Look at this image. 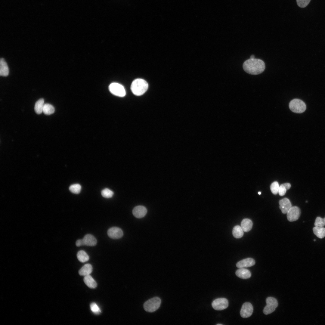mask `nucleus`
<instances>
[{
    "mask_svg": "<svg viewBox=\"0 0 325 325\" xmlns=\"http://www.w3.org/2000/svg\"><path fill=\"white\" fill-rule=\"evenodd\" d=\"M243 68L247 73L256 75L262 73L265 69V64L262 60L257 58H249L243 63Z\"/></svg>",
    "mask_w": 325,
    "mask_h": 325,
    "instance_id": "obj_1",
    "label": "nucleus"
},
{
    "mask_svg": "<svg viewBox=\"0 0 325 325\" xmlns=\"http://www.w3.org/2000/svg\"><path fill=\"white\" fill-rule=\"evenodd\" d=\"M148 87V84L145 80L141 79H137L132 82L131 89L134 94L140 96L146 92Z\"/></svg>",
    "mask_w": 325,
    "mask_h": 325,
    "instance_id": "obj_2",
    "label": "nucleus"
},
{
    "mask_svg": "<svg viewBox=\"0 0 325 325\" xmlns=\"http://www.w3.org/2000/svg\"><path fill=\"white\" fill-rule=\"evenodd\" d=\"M161 302V301L159 298L154 297L148 300L144 303V309L148 312H153L159 308Z\"/></svg>",
    "mask_w": 325,
    "mask_h": 325,
    "instance_id": "obj_3",
    "label": "nucleus"
},
{
    "mask_svg": "<svg viewBox=\"0 0 325 325\" xmlns=\"http://www.w3.org/2000/svg\"><path fill=\"white\" fill-rule=\"evenodd\" d=\"M289 107L290 110L296 113H302L306 109V105L302 100L298 99H294L289 102Z\"/></svg>",
    "mask_w": 325,
    "mask_h": 325,
    "instance_id": "obj_4",
    "label": "nucleus"
},
{
    "mask_svg": "<svg viewBox=\"0 0 325 325\" xmlns=\"http://www.w3.org/2000/svg\"><path fill=\"white\" fill-rule=\"evenodd\" d=\"M267 304L263 310V312L265 314L267 315L274 312L278 306V302L277 299L272 297H268L266 300Z\"/></svg>",
    "mask_w": 325,
    "mask_h": 325,
    "instance_id": "obj_5",
    "label": "nucleus"
},
{
    "mask_svg": "<svg viewBox=\"0 0 325 325\" xmlns=\"http://www.w3.org/2000/svg\"><path fill=\"white\" fill-rule=\"evenodd\" d=\"M109 89L110 92L115 95L123 97L125 95V91L124 87L118 83H112L110 85Z\"/></svg>",
    "mask_w": 325,
    "mask_h": 325,
    "instance_id": "obj_6",
    "label": "nucleus"
},
{
    "mask_svg": "<svg viewBox=\"0 0 325 325\" xmlns=\"http://www.w3.org/2000/svg\"><path fill=\"white\" fill-rule=\"evenodd\" d=\"M212 306L215 310H221L227 308L228 305V300L225 298H219L214 300L212 304Z\"/></svg>",
    "mask_w": 325,
    "mask_h": 325,
    "instance_id": "obj_7",
    "label": "nucleus"
},
{
    "mask_svg": "<svg viewBox=\"0 0 325 325\" xmlns=\"http://www.w3.org/2000/svg\"><path fill=\"white\" fill-rule=\"evenodd\" d=\"M301 210L298 207H292L287 213V218L289 221H294L297 220L301 214Z\"/></svg>",
    "mask_w": 325,
    "mask_h": 325,
    "instance_id": "obj_8",
    "label": "nucleus"
},
{
    "mask_svg": "<svg viewBox=\"0 0 325 325\" xmlns=\"http://www.w3.org/2000/svg\"><path fill=\"white\" fill-rule=\"evenodd\" d=\"M253 312V307L252 304L249 302H246L242 306L240 314L243 318H247L252 315Z\"/></svg>",
    "mask_w": 325,
    "mask_h": 325,
    "instance_id": "obj_9",
    "label": "nucleus"
},
{
    "mask_svg": "<svg viewBox=\"0 0 325 325\" xmlns=\"http://www.w3.org/2000/svg\"><path fill=\"white\" fill-rule=\"evenodd\" d=\"M107 234L110 238L118 239L122 236L123 232L121 228L117 227H113L108 230Z\"/></svg>",
    "mask_w": 325,
    "mask_h": 325,
    "instance_id": "obj_10",
    "label": "nucleus"
},
{
    "mask_svg": "<svg viewBox=\"0 0 325 325\" xmlns=\"http://www.w3.org/2000/svg\"><path fill=\"white\" fill-rule=\"evenodd\" d=\"M279 208L282 212L283 214L287 213V212L292 207L291 203L287 198H285L280 200L279 201Z\"/></svg>",
    "mask_w": 325,
    "mask_h": 325,
    "instance_id": "obj_11",
    "label": "nucleus"
},
{
    "mask_svg": "<svg viewBox=\"0 0 325 325\" xmlns=\"http://www.w3.org/2000/svg\"><path fill=\"white\" fill-rule=\"evenodd\" d=\"M132 213L133 215L138 218H141L144 217L147 213L146 208L142 206H138L135 207L133 209Z\"/></svg>",
    "mask_w": 325,
    "mask_h": 325,
    "instance_id": "obj_12",
    "label": "nucleus"
},
{
    "mask_svg": "<svg viewBox=\"0 0 325 325\" xmlns=\"http://www.w3.org/2000/svg\"><path fill=\"white\" fill-rule=\"evenodd\" d=\"M255 264V262L253 259L247 258L238 262L236 264V266L239 268H247L252 266Z\"/></svg>",
    "mask_w": 325,
    "mask_h": 325,
    "instance_id": "obj_13",
    "label": "nucleus"
},
{
    "mask_svg": "<svg viewBox=\"0 0 325 325\" xmlns=\"http://www.w3.org/2000/svg\"><path fill=\"white\" fill-rule=\"evenodd\" d=\"M84 245L94 246L97 244V240L92 235L88 234L85 235L82 239Z\"/></svg>",
    "mask_w": 325,
    "mask_h": 325,
    "instance_id": "obj_14",
    "label": "nucleus"
},
{
    "mask_svg": "<svg viewBox=\"0 0 325 325\" xmlns=\"http://www.w3.org/2000/svg\"><path fill=\"white\" fill-rule=\"evenodd\" d=\"M235 273L238 277L243 279L249 278L251 275V273L249 270L243 268H241L237 269Z\"/></svg>",
    "mask_w": 325,
    "mask_h": 325,
    "instance_id": "obj_15",
    "label": "nucleus"
},
{
    "mask_svg": "<svg viewBox=\"0 0 325 325\" xmlns=\"http://www.w3.org/2000/svg\"><path fill=\"white\" fill-rule=\"evenodd\" d=\"M8 74L9 69L7 63L4 58H1L0 62V75L6 76Z\"/></svg>",
    "mask_w": 325,
    "mask_h": 325,
    "instance_id": "obj_16",
    "label": "nucleus"
},
{
    "mask_svg": "<svg viewBox=\"0 0 325 325\" xmlns=\"http://www.w3.org/2000/svg\"><path fill=\"white\" fill-rule=\"evenodd\" d=\"M252 221L248 218L243 219L241 223V226L245 232L249 231L252 228Z\"/></svg>",
    "mask_w": 325,
    "mask_h": 325,
    "instance_id": "obj_17",
    "label": "nucleus"
},
{
    "mask_svg": "<svg viewBox=\"0 0 325 325\" xmlns=\"http://www.w3.org/2000/svg\"><path fill=\"white\" fill-rule=\"evenodd\" d=\"M84 281L86 285L91 288H94L97 286L96 281L90 275L84 276Z\"/></svg>",
    "mask_w": 325,
    "mask_h": 325,
    "instance_id": "obj_18",
    "label": "nucleus"
},
{
    "mask_svg": "<svg viewBox=\"0 0 325 325\" xmlns=\"http://www.w3.org/2000/svg\"><path fill=\"white\" fill-rule=\"evenodd\" d=\"M92 271V265L89 264L84 265L79 270V273L80 275L85 276L90 275Z\"/></svg>",
    "mask_w": 325,
    "mask_h": 325,
    "instance_id": "obj_19",
    "label": "nucleus"
},
{
    "mask_svg": "<svg viewBox=\"0 0 325 325\" xmlns=\"http://www.w3.org/2000/svg\"><path fill=\"white\" fill-rule=\"evenodd\" d=\"M313 230L314 234L318 238L322 239L325 237V228L323 227L315 226Z\"/></svg>",
    "mask_w": 325,
    "mask_h": 325,
    "instance_id": "obj_20",
    "label": "nucleus"
},
{
    "mask_svg": "<svg viewBox=\"0 0 325 325\" xmlns=\"http://www.w3.org/2000/svg\"><path fill=\"white\" fill-rule=\"evenodd\" d=\"M243 234L244 231L241 226L236 225L233 228L232 234L234 237L240 238L243 236Z\"/></svg>",
    "mask_w": 325,
    "mask_h": 325,
    "instance_id": "obj_21",
    "label": "nucleus"
},
{
    "mask_svg": "<svg viewBox=\"0 0 325 325\" xmlns=\"http://www.w3.org/2000/svg\"><path fill=\"white\" fill-rule=\"evenodd\" d=\"M44 104V100L43 98L39 99L36 103L34 110L37 114H40L42 113Z\"/></svg>",
    "mask_w": 325,
    "mask_h": 325,
    "instance_id": "obj_22",
    "label": "nucleus"
},
{
    "mask_svg": "<svg viewBox=\"0 0 325 325\" xmlns=\"http://www.w3.org/2000/svg\"><path fill=\"white\" fill-rule=\"evenodd\" d=\"M78 260L82 262H84L88 261L89 257L86 253L83 250L79 251L77 255Z\"/></svg>",
    "mask_w": 325,
    "mask_h": 325,
    "instance_id": "obj_23",
    "label": "nucleus"
},
{
    "mask_svg": "<svg viewBox=\"0 0 325 325\" xmlns=\"http://www.w3.org/2000/svg\"><path fill=\"white\" fill-rule=\"evenodd\" d=\"M55 111L54 107L51 104H44L43 112L47 115H49L53 113Z\"/></svg>",
    "mask_w": 325,
    "mask_h": 325,
    "instance_id": "obj_24",
    "label": "nucleus"
},
{
    "mask_svg": "<svg viewBox=\"0 0 325 325\" xmlns=\"http://www.w3.org/2000/svg\"><path fill=\"white\" fill-rule=\"evenodd\" d=\"M69 189L72 193H73L78 194L80 193L81 190V186L79 184H74L70 186Z\"/></svg>",
    "mask_w": 325,
    "mask_h": 325,
    "instance_id": "obj_25",
    "label": "nucleus"
},
{
    "mask_svg": "<svg viewBox=\"0 0 325 325\" xmlns=\"http://www.w3.org/2000/svg\"><path fill=\"white\" fill-rule=\"evenodd\" d=\"M102 196L105 198L112 197L114 194L113 192L108 188H106L103 190L101 191Z\"/></svg>",
    "mask_w": 325,
    "mask_h": 325,
    "instance_id": "obj_26",
    "label": "nucleus"
},
{
    "mask_svg": "<svg viewBox=\"0 0 325 325\" xmlns=\"http://www.w3.org/2000/svg\"><path fill=\"white\" fill-rule=\"evenodd\" d=\"M279 187L277 182L275 181L273 182L270 186V189L272 193L275 195L277 194L278 192Z\"/></svg>",
    "mask_w": 325,
    "mask_h": 325,
    "instance_id": "obj_27",
    "label": "nucleus"
},
{
    "mask_svg": "<svg viewBox=\"0 0 325 325\" xmlns=\"http://www.w3.org/2000/svg\"><path fill=\"white\" fill-rule=\"evenodd\" d=\"M90 307L91 311L95 314H99L101 312L98 306L94 302L92 303L91 304Z\"/></svg>",
    "mask_w": 325,
    "mask_h": 325,
    "instance_id": "obj_28",
    "label": "nucleus"
},
{
    "mask_svg": "<svg viewBox=\"0 0 325 325\" xmlns=\"http://www.w3.org/2000/svg\"><path fill=\"white\" fill-rule=\"evenodd\" d=\"M314 224L316 227H323L325 225V222L323 218L320 217H317Z\"/></svg>",
    "mask_w": 325,
    "mask_h": 325,
    "instance_id": "obj_29",
    "label": "nucleus"
},
{
    "mask_svg": "<svg viewBox=\"0 0 325 325\" xmlns=\"http://www.w3.org/2000/svg\"><path fill=\"white\" fill-rule=\"evenodd\" d=\"M298 5L301 8H304L306 7L309 4L311 0H296Z\"/></svg>",
    "mask_w": 325,
    "mask_h": 325,
    "instance_id": "obj_30",
    "label": "nucleus"
},
{
    "mask_svg": "<svg viewBox=\"0 0 325 325\" xmlns=\"http://www.w3.org/2000/svg\"><path fill=\"white\" fill-rule=\"evenodd\" d=\"M286 190V189L282 184L279 186L278 193L280 196H283L285 194Z\"/></svg>",
    "mask_w": 325,
    "mask_h": 325,
    "instance_id": "obj_31",
    "label": "nucleus"
},
{
    "mask_svg": "<svg viewBox=\"0 0 325 325\" xmlns=\"http://www.w3.org/2000/svg\"><path fill=\"white\" fill-rule=\"evenodd\" d=\"M76 245L77 246H80L84 245L82 239L78 240L76 242Z\"/></svg>",
    "mask_w": 325,
    "mask_h": 325,
    "instance_id": "obj_32",
    "label": "nucleus"
},
{
    "mask_svg": "<svg viewBox=\"0 0 325 325\" xmlns=\"http://www.w3.org/2000/svg\"><path fill=\"white\" fill-rule=\"evenodd\" d=\"M283 184L286 189L287 190L290 189L291 187V184L289 183H285Z\"/></svg>",
    "mask_w": 325,
    "mask_h": 325,
    "instance_id": "obj_33",
    "label": "nucleus"
},
{
    "mask_svg": "<svg viewBox=\"0 0 325 325\" xmlns=\"http://www.w3.org/2000/svg\"><path fill=\"white\" fill-rule=\"evenodd\" d=\"M250 58H251V59H253V58H255V56H254V55H251V56H250Z\"/></svg>",
    "mask_w": 325,
    "mask_h": 325,
    "instance_id": "obj_34",
    "label": "nucleus"
},
{
    "mask_svg": "<svg viewBox=\"0 0 325 325\" xmlns=\"http://www.w3.org/2000/svg\"><path fill=\"white\" fill-rule=\"evenodd\" d=\"M258 194L259 195H260L261 194V192H258Z\"/></svg>",
    "mask_w": 325,
    "mask_h": 325,
    "instance_id": "obj_35",
    "label": "nucleus"
},
{
    "mask_svg": "<svg viewBox=\"0 0 325 325\" xmlns=\"http://www.w3.org/2000/svg\"><path fill=\"white\" fill-rule=\"evenodd\" d=\"M216 325H222V324H217Z\"/></svg>",
    "mask_w": 325,
    "mask_h": 325,
    "instance_id": "obj_36",
    "label": "nucleus"
},
{
    "mask_svg": "<svg viewBox=\"0 0 325 325\" xmlns=\"http://www.w3.org/2000/svg\"><path fill=\"white\" fill-rule=\"evenodd\" d=\"M323 219H324V221H325V217H324V218H323Z\"/></svg>",
    "mask_w": 325,
    "mask_h": 325,
    "instance_id": "obj_37",
    "label": "nucleus"
},
{
    "mask_svg": "<svg viewBox=\"0 0 325 325\" xmlns=\"http://www.w3.org/2000/svg\"><path fill=\"white\" fill-rule=\"evenodd\" d=\"M314 241H316V240H315V239L314 240Z\"/></svg>",
    "mask_w": 325,
    "mask_h": 325,
    "instance_id": "obj_38",
    "label": "nucleus"
}]
</instances>
